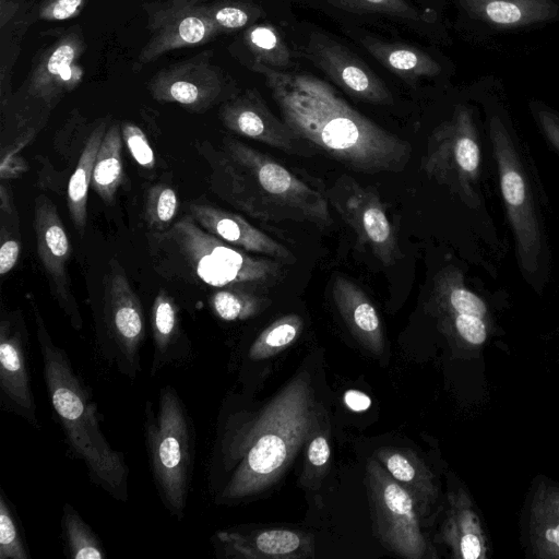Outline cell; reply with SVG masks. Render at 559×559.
Returning a JSON list of instances; mask_svg holds the SVG:
<instances>
[{"instance_id": "6da1fadb", "label": "cell", "mask_w": 559, "mask_h": 559, "mask_svg": "<svg viewBox=\"0 0 559 559\" xmlns=\"http://www.w3.org/2000/svg\"><path fill=\"white\" fill-rule=\"evenodd\" d=\"M320 417L306 371L258 411L224 406L207 469L214 503L237 504L269 490L321 426Z\"/></svg>"}, {"instance_id": "7a4b0ae2", "label": "cell", "mask_w": 559, "mask_h": 559, "mask_svg": "<svg viewBox=\"0 0 559 559\" xmlns=\"http://www.w3.org/2000/svg\"><path fill=\"white\" fill-rule=\"evenodd\" d=\"M253 69L265 78L283 120L311 147L360 173H399L407 166L409 143L361 115L328 83L259 62Z\"/></svg>"}, {"instance_id": "3957f363", "label": "cell", "mask_w": 559, "mask_h": 559, "mask_svg": "<svg viewBox=\"0 0 559 559\" xmlns=\"http://www.w3.org/2000/svg\"><path fill=\"white\" fill-rule=\"evenodd\" d=\"M210 167V188L236 210L262 222L333 224L325 189L271 156L230 136L219 148L207 141L194 144Z\"/></svg>"}, {"instance_id": "277c9868", "label": "cell", "mask_w": 559, "mask_h": 559, "mask_svg": "<svg viewBox=\"0 0 559 559\" xmlns=\"http://www.w3.org/2000/svg\"><path fill=\"white\" fill-rule=\"evenodd\" d=\"M49 403L70 453L82 461L90 480L115 500H128L129 468L100 429L97 404L75 372L66 350L52 340L39 309L31 301Z\"/></svg>"}, {"instance_id": "5b68a950", "label": "cell", "mask_w": 559, "mask_h": 559, "mask_svg": "<svg viewBox=\"0 0 559 559\" xmlns=\"http://www.w3.org/2000/svg\"><path fill=\"white\" fill-rule=\"evenodd\" d=\"M146 241L154 270L167 280L265 294L286 275L282 261L221 240L189 213L165 231H148Z\"/></svg>"}, {"instance_id": "8992f818", "label": "cell", "mask_w": 559, "mask_h": 559, "mask_svg": "<svg viewBox=\"0 0 559 559\" xmlns=\"http://www.w3.org/2000/svg\"><path fill=\"white\" fill-rule=\"evenodd\" d=\"M143 433L158 497L169 514L181 521L193 478L195 429L174 386L160 388L156 405L145 402Z\"/></svg>"}, {"instance_id": "52a82bcc", "label": "cell", "mask_w": 559, "mask_h": 559, "mask_svg": "<svg viewBox=\"0 0 559 559\" xmlns=\"http://www.w3.org/2000/svg\"><path fill=\"white\" fill-rule=\"evenodd\" d=\"M108 266L98 348L107 364L134 380L141 372V349L146 334L143 307L122 265L112 258Z\"/></svg>"}, {"instance_id": "ba28073f", "label": "cell", "mask_w": 559, "mask_h": 559, "mask_svg": "<svg viewBox=\"0 0 559 559\" xmlns=\"http://www.w3.org/2000/svg\"><path fill=\"white\" fill-rule=\"evenodd\" d=\"M365 485L373 530L384 548L406 559L425 558L428 543L408 491L376 457L367 461Z\"/></svg>"}, {"instance_id": "9c48e42d", "label": "cell", "mask_w": 559, "mask_h": 559, "mask_svg": "<svg viewBox=\"0 0 559 559\" xmlns=\"http://www.w3.org/2000/svg\"><path fill=\"white\" fill-rule=\"evenodd\" d=\"M480 151L469 110L457 106L451 120L430 134L420 170L466 200L478 176Z\"/></svg>"}, {"instance_id": "30bf717a", "label": "cell", "mask_w": 559, "mask_h": 559, "mask_svg": "<svg viewBox=\"0 0 559 559\" xmlns=\"http://www.w3.org/2000/svg\"><path fill=\"white\" fill-rule=\"evenodd\" d=\"M490 138L500 176L501 193L523 269L535 272L542 252L534 204L512 140L499 117L490 120Z\"/></svg>"}, {"instance_id": "8fae6325", "label": "cell", "mask_w": 559, "mask_h": 559, "mask_svg": "<svg viewBox=\"0 0 559 559\" xmlns=\"http://www.w3.org/2000/svg\"><path fill=\"white\" fill-rule=\"evenodd\" d=\"M329 203L385 266H392L403 253L395 229L389 221L378 192L361 186L349 175H341L325 189Z\"/></svg>"}, {"instance_id": "7c38bea8", "label": "cell", "mask_w": 559, "mask_h": 559, "mask_svg": "<svg viewBox=\"0 0 559 559\" xmlns=\"http://www.w3.org/2000/svg\"><path fill=\"white\" fill-rule=\"evenodd\" d=\"M221 29L209 7L199 0H164L150 11V38L135 60V69L174 49L202 45Z\"/></svg>"}, {"instance_id": "4fadbf2b", "label": "cell", "mask_w": 559, "mask_h": 559, "mask_svg": "<svg viewBox=\"0 0 559 559\" xmlns=\"http://www.w3.org/2000/svg\"><path fill=\"white\" fill-rule=\"evenodd\" d=\"M34 230L37 254L50 293L72 328L80 331L83 319L67 271L71 242L56 205L45 195H39L35 202Z\"/></svg>"}, {"instance_id": "5bb4252c", "label": "cell", "mask_w": 559, "mask_h": 559, "mask_svg": "<svg viewBox=\"0 0 559 559\" xmlns=\"http://www.w3.org/2000/svg\"><path fill=\"white\" fill-rule=\"evenodd\" d=\"M29 367L26 325L19 314H3L0 320V405L38 429Z\"/></svg>"}, {"instance_id": "9a60e30c", "label": "cell", "mask_w": 559, "mask_h": 559, "mask_svg": "<svg viewBox=\"0 0 559 559\" xmlns=\"http://www.w3.org/2000/svg\"><path fill=\"white\" fill-rule=\"evenodd\" d=\"M148 90L158 102L201 112L219 99L223 80L210 55L203 53L160 70L152 78Z\"/></svg>"}, {"instance_id": "2e32d148", "label": "cell", "mask_w": 559, "mask_h": 559, "mask_svg": "<svg viewBox=\"0 0 559 559\" xmlns=\"http://www.w3.org/2000/svg\"><path fill=\"white\" fill-rule=\"evenodd\" d=\"M212 546L226 559H308L314 557L311 534L282 527L247 530L233 527L215 532Z\"/></svg>"}, {"instance_id": "e0dca14e", "label": "cell", "mask_w": 559, "mask_h": 559, "mask_svg": "<svg viewBox=\"0 0 559 559\" xmlns=\"http://www.w3.org/2000/svg\"><path fill=\"white\" fill-rule=\"evenodd\" d=\"M223 124L233 133L261 142L288 154L309 156L310 145L270 110L257 91L227 100L219 109Z\"/></svg>"}, {"instance_id": "ac0fdd59", "label": "cell", "mask_w": 559, "mask_h": 559, "mask_svg": "<svg viewBox=\"0 0 559 559\" xmlns=\"http://www.w3.org/2000/svg\"><path fill=\"white\" fill-rule=\"evenodd\" d=\"M307 53L319 69L350 96L377 105L393 103V95L382 80L340 43L312 34Z\"/></svg>"}, {"instance_id": "d6986e66", "label": "cell", "mask_w": 559, "mask_h": 559, "mask_svg": "<svg viewBox=\"0 0 559 559\" xmlns=\"http://www.w3.org/2000/svg\"><path fill=\"white\" fill-rule=\"evenodd\" d=\"M521 528L522 542L531 557L559 559V483L544 475L532 481Z\"/></svg>"}, {"instance_id": "ffe728a7", "label": "cell", "mask_w": 559, "mask_h": 559, "mask_svg": "<svg viewBox=\"0 0 559 559\" xmlns=\"http://www.w3.org/2000/svg\"><path fill=\"white\" fill-rule=\"evenodd\" d=\"M188 209L189 214L203 229L231 246L280 260L285 264L296 262L295 254L287 247L237 213L203 200L190 202Z\"/></svg>"}, {"instance_id": "44dd1931", "label": "cell", "mask_w": 559, "mask_h": 559, "mask_svg": "<svg viewBox=\"0 0 559 559\" xmlns=\"http://www.w3.org/2000/svg\"><path fill=\"white\" fill-rule=\"evenodd\" d=\"M83 49L78 32H69L47 47L32 70L27 94L51 107L56 99L73 90L81 80L76 62Z\"/></svg>"}, {"instance_id": "7402d4cb", "label": "cell", "mask_w": 559, "mask_h": 559, "mask_svg": "<svg viewBox=\"0 0 559 559\" xmlns=\"http://www.w3.org/2000/svg\"><path fill=\"white\" fill-rule=\"evenodd\" d=\"M448 508L441 527L442 542L454 558L486 559L490 543L478 510L462 486L448 491Z\"/></svg>"}, {"instance_id": "603a6c76", "label": "cell", "mask_w": 559, "mask_h": 559, "mask_svg": "<svg viewBox=\"0 0 559 559\" xmlns=\"http://www.w3.org/2000/svg\"><path fill=\"white\" fill-rule=\"evenodd\" d=\"M153 341L151 377L169 366H182L192 358V347L179 321L175 299L164 289L155 296L150 311Z\"/></svg>"}, {"instance_id": "cb8c5ba5", "label": "cell", "mask_w": 559, "mask_h": 559, "mask_svg": "<svg viewBox=\"0 0 559 559\" xmlns=\"http://www.w3.org/2000/svg\"><path fill=\"white\" fill-rule=\"evenodd\" d=\"M334 304L347 329L368 352L380 356L384 350V334L380 317L365 292L344 276L332 285Z\"/></svg>"}, {"instance_id": "d4e9b609", "label": "cell", "mask_w": 559, "mask_h": 559, "mask_svg": "<svg viewBox=\"0 0 559 559\" xmlns=\"http://www.w3.org/2000/svg\"><path fill=\"white\" fill-rule=\"evenodd\" d=\"M474 19L492 27L514 29L542 24L556 17L555 0H460Z\"/></svg>"}, {"instance_id": "484cf974", "label": "cell", "mask_w": 559, "mask_h": 559, "mask_svg": "<svg viewBox=\"0 0 559 559\" xmlns=\"http://www.w3.org/2000/svg\"><path fill=\"white\" fill-rule=\"evenodd\" d=\"M376 459L414 499L421 519L428 516L438 499V487L432 472L408 449L384 447Z\"/></svg>"}, {"instance_id": "4316f807", "label": "cell", "mask_w": 559, "mask_h": 559, "mask_svg": "<svg viewBox=\"0 0 559 559\" xmlns=\"http://www.w3.org/2000/svg\"><path fill=\"white\" fill-rule=\"evenodd\" d=\"M361 43L378 62L405 80L432 78L441 71L433 58L415 47L386 43L372 37H365Z\"/></svg>"}, {"instance_id": "83f0119b", "label": "cell", "mask_w": 559, "mask_h": 559, "mask_svg": "<svg viewBox=\"0 0 559 559\" xmlns=\"http://www.w3.org/2000/svg\"><path fill=\"white\" fill-rule=\"evenodd\" d=\"M107 126L108 122L105 119L90 133L68 185L67 202L69 215L80 235H83L86 226L88 189L98 148L108 129Z\"/></svg>"}, {"instance_id": "f1b7e54d", "label": "cell", "mask_w": 559, "mask_h": 559, "mask_svg": "<svg viewBox=\"0 0 559 559\" xmlns=\"http://www.w3.org/2000/svg\"><path fill=\"white\" fill-rule=\"evenodd\" d=\"M427 309L438 318L456 313L487 317L483 299L463 285L462 275L453 267L437 275Z\"/></svg>"}, {"instance_id": "f546056e", "label": "cell", "mask_w": 559, "mask_h": 559, "mask_svg": "<svg viewBox=\"0 0 559 559\" xmlns=\"http://www.w3.org/2000/svg\"><path fill=\"white\" fill-rule=\"evenodd\" d=\"M121 127L112 123L108 127L96 156L91 188L107 204L115 200L123 182Z\"/></svg>"}, {"instance_id": "4dcf8cb0", "label": "cell", "mask_w": 559, "mask_h": 559, "mask_svg": "<svg viewBox=\"0 0 559 559\" xmlns=\"http://www.w3.org/2000/svg\"><path fill=\"white\" fill-rule=\"evenodd\" d=\"M63 551L70 559H104L106 550L97 534L70 503H64L61 516Z\"/></svg>"}, {"instance_id": "1f68e13d", "label": "cell", "mask_w": 559, "mask_h": 559, "mask_svg": "<svg viewBox=\"0 0 559 559\" xmlns=\"http://www.w3.org/2000/svg\"><path fill=\"white\" fill-rule=\"evenodd\" d=\"M271 305L265 294L237 288H221L211 294L209 306L223 321H242L258 316Z\"/></svg>"}, {"instance_id": "d6a6232c", "label": "cell", "mask_w": 559, "mask_h": 559, "mask_svg": "<svg viewBox=\"0 0 559 559\" xmlns=\"http://www.w3.org/2000/svg\"><path fill=\"white\" fill-rule=\"evenodd\" d=\"M302 329L304 320L296 313L278 318L252 342L247 358L251 361H261L278 354L296 342Z\"/></svg>"}, {"instance_id": "836d02e7", "label": "cell", "mask_w": 559, "mask_h": 559, "mask_svg": "<svg viewBox=\"0 0 559 559\" xmlns=\"http://www.w3.org/2000/svg\"><path fill=\"white\" fill-rule=\"evenodd\" d=\"M243 39L255 62L277 70L289 64V49L274 26L252 25L245 32Z\"/></svg>"}, {"instance_id": "e575fe53", "label": "cell", "mask_w": 559, "mask_h": 559, "mask_svg": "<svg viewBox=\"0 0 559 559\" xmlns=\"http://www.w3.org/2000/svg\"><path fill=\"white\" fill-rule=\"evenodd\" d=\"M178 195L166 183L152 186L146 193L144 219L150 231H165L174 223L178 212Z\"/></svg>"}, {"instance_id": "d590c367", "label": "cell", "mask_w": 559, "mask_h": 559, "mask_svg": "<svg viewBox=\"0 0 559 559\" xmlns=\"http://www.w3.org/2000/svg\"><path fill=\"white\" fill-rule=\"evenodd\" d=\"M31 554L11 501L0 488V559H29Z\"/></svg>"}, {"instance_id": "8d00e7d4", "label": "cell", "mask_w": 559, "mask_h": 559, "mask_svg": "<svg viewBox=\"0 0 559 559\" xmlns=\"http://www.w3.org/2000/svg\"><path fill=\"white\" fill-rule=\"evenodd\" d=\"M306 445L305 465L299 481L306 488L316 489L330 465L331 450L326 430H322L320 426Z\"/></svg>"}, {"instance_id": "74e56055", "label": "cell", "mask_w": 559, "mask_h": 559, "mask_svg": "<svg viewBox=\"0 0 559 559\" xmlns=\"http://www.w3.org/2000/svg\"><path fill=\"white\" fill-rule=\"evenodd\" d=\"M334 5L355 13H382L405 20L423 19L419 10L406 0H329Z\"/></svg>"}, {"instance_id": "f35d334b", "label": "cell", "mask_w": 559, "mask_h": 559, "mask_svg": "<svg viewBox=\"0 0 559 559\" xmlns=\"http://www.w3.org/2000/svg\"><path fill=\"white\" fill-rule=\"evenodd\" d=\"M36 133L35 127H28L2 150L0 160V178L2 180L16 179L27 171L28 166L21 156V151L32 142Z\"/></svg>"}, {"instance_id": "ab89813d", "label": "cell", "mask_w": 559, "mask_h": 559, "mask_svg": "<svg viewBox=\"0 0 559 559\" xmlns=\"http://www.w3.org/2000/svg\"><path fill=\"white\" fill-rule=\"evenodd\" d=\"M439 319H441L442 323L451 328L462 341L469 345L480 346L488 337L487 324L483 318L456 313L439 317Z\"/></svg>"}, {"instance_id": "60d3db41", "label": "cell", "mask_w": 559, "mask_h": 559, "mask_svg": "<svg viewBox=\"0 0 559 559\" xmlns=\"http://www.w3.org/2000/svg\"><path fill=\"white\" fill-rule=\"evenodd\" d=\"M209 9L213 21L221 31L241 28L258 16L257 9L238 2L214 4Z\"/></svg>"}, {"instance_id": "b9f144b4", "label": "cell", "mask_w": 559, "mask_h": 559, "mask_svg": "<svg viewBox=\"0 0 559 559\" xmlns=\"http://www.w3.org/2000/svg\"><path fill=\"white\" fill-rule=\"evenodd\" d=\"M122 140L139 166L146 170L155 167L154 151L143 130L132 122L121 124Z\"/></svg>"}, {"instance_id": "7bdbcfd3", "label": "cell", "mask_w": 559, "mask_h": 559, "mask_svg": "<svg viewBox=\"0 0 559 559\" xmlns=\"http://www.w3.org/2000/svg\"><path fill=\"white\" fill-rule=\"evenodd\" d=\"M87 0H44L38 17L48 21H63L78 15Z\"/></svg>"}, {"instance_id": "ee69618b", "label": "cell", "mask_w": 559, "mask_h": 559, "mask_svg": "<svg viewBox=\"0 0 559 559\" xmlns=\"http://www.w3.org/2000/svg\"><path fill=\"white\" fill-rule=\"evenodd\" d=\"M0 234V275H5L15 266L20 257L21 245L20 240L11 235L3 223Z\"/></svg>"}, {"instance_id": "f6af8a7d", "label": "cell", "mask_w": 559, "mask_h": 559, "mask_svg": "<svg viewBox=\"0 0 559 559\" xmlns=\"http://www.w3.org/2000/svg\"><path fill=\"white\" fill-rule=\"evenodd\" d=\"M537 117L547 139L559 151V117L547 109H539Z\"/></svg>"}, {"instance_id": "bcb514c9", "label": "cell", "mask_w": 559, "mask_h": 559, "mask_svg": "<svg viewBox=\"0 0 559 559\" xmlns=\"http://www.w3.org/2000/svg\"><path fill=\"white\" fill-rule=\"evenodd\" d=\"M346 406L354 412L367 411L371 405L370 397L361 391L348 390L344 394Z\"/></svg>"}, {"instance_id": "7dc6e473", "label": "cell", "mask_w": 559, "mask_h": 559, "mask_svg": "<svg viewBox=\"0 0 559 559\" xmlns=\"http://www.w3.org/2000/svg\"><path fill=\"white\" fill-rule=\"evenodd\" d=\"M0 211L2 217L7 216L9 219H17L11 192L3 182L0 186Z\"/></svg>"}, {"instance_id": "c3c4849f", "label": "cell", "mask_w": 559, "mask_h": 559, "mask_svg": "<svg viewBox=\"0 0 559 559\" xmlns=\"http://www.w3.org/2000/svg\"><path fill=\"white\" fill-rule=\"evenodd\" d=\"M17 5L12 1L1 0L0 5V25L1 28L14 16Z\"/></svg>"}]
</instances>
